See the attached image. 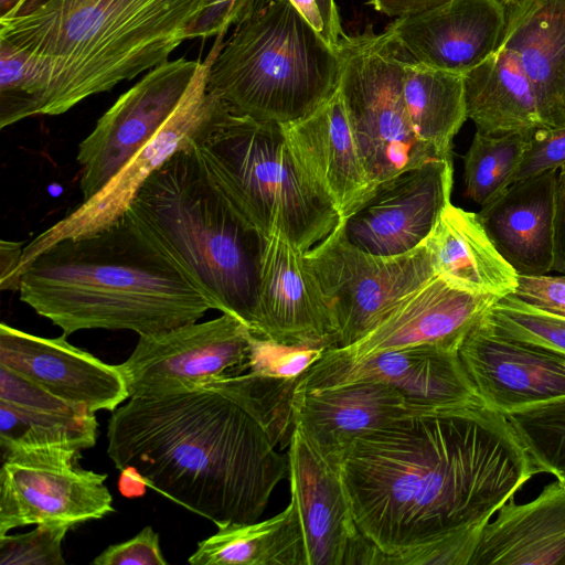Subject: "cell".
<instances>
[{
    "instance_id": "obj_1",
    "label": "cell",
    "mask_w": 565,
    "mask_h": 565,
    "mask_svg": "<svg viewBox=\"0 0 565 565\" xmlns=\"http://www.w3.org/2000/svg\"><path fill=\"white\" fill-rule=\"evenodd\" d=\"M364 565L434 543H478L539 473L507 417L482 403L392 422L356 438L339 466Z\"/></svg>"
},
{
    "instance_id": "obj_2",
    "label": "cell",
    "mask_w": 565,
    "mask_h": 565,
    "mask_svg": "<svg viewBox=\"0 0 565 565\" xmlns=\"http://www.w3.org/2000/svg\"><path fill=\"white\" fill-rule=\"evenodd\" d=\"M296 380L253 372L134 397L108 422L107 455L218 529L263 515L288 471Z\"/></svg>"
},
{
    "instance_id": "obj_3",
    "label": "cell",
    "mask_w": 565,
    "mask_h": 565,
    "mask_svg": "<svg viewBox=\"0 0 565 565\" xmlns=\"http://www.w3.org/2000/svg\"><path fill=\"white\" fill-rule=\"evenodd\" d=\"M19 292L65 337L85 329L152 335L213 309L126 213L99 232L58 241L39 254L23 270Z\"/></svg>"
},
{
    "instance_id": "obj_4",
    "label": "cell",
    "mask_w": 565,
    "mask_h": 565,
    "mask_svg": "<svg viewBox=\"0 0 565 565\" xmlns=\"http://www.w3.org/2000/svg\"><path fill=\"white\" fill-rule=\"evenodd\" d=\"M204 0H25L0 19V39L34 57L49 77L42 115L168 61Z\"/></svg>"
},
{
    "instance_id": "obj_5",
    "label": "cell",
    "mask_w": 565,
    "mask_h": 565,
    "mask_svg": "<svg viewBox=\"0 0 565 565\" xmlns=\"http://www.w3.org/2000/svg\"><path fill=\"white\" fill-rule=\"evenodd\" d=\"M196 141L143 183L126 214L204 294L253 332L264 236L211 178Z\"/></svg>"
},
{
    "instance_id": "obj_6",
    "label": "cell",
    "mask_w": 565,
    "mask_h": 565,
    "mask_svg": "<svg viewBox=\"0 0 565 565\" xmlns=\"http://www.w3.org/2000/svg\"><path fill=\"white\" fill-rule=\"evenodd\" d=\"M206 57V87L234 111L291 122L338 90L341 60L289 0H250Z\"/></svg>"
},
{
    "instance_id": "obj_7",
    "label": "cell",
    "mask_w": 565,
    "mask_h": 565,
    "mask_svg": "<svg viewBox=\"0 0 565 565\" xmlns=\"http://www.w3.org/2000/svg\"><path fill=\"white\" fill-rule=\"evenodd\" d=\"M196 147L215 184L263 236L277 235L305 254L340 224L338 210L296 158L281 124L227 106Z\"/></svg>"
},
{
    "instance_id": "obj_8",
    "label": "cell",
    "mask_w": 565,
    "mask_h": 565,
    "mask_svg": "<svg viewBox=\"0 0 565 565\" xmlns=\"http://www.w3.org/2000/svg\"><path fill=\"white\" fill-rule=\"evenodd\" d=\"M341 60V94L369 175L380 183L440 158L413 130L405 106L404 66L412 57L386 29L372 28L343 35L337 46ZM447 158V157H446Z\"/></svg>"
},
{
    "instance_id": "obj_9",
    "label": "cell",
    "mask_w": 565,
    "mask_h": 565,
    "mask_svg": "<svg viewBox=\"0 0 565 565\" xmlns=\"http://www.w3.org/2000/svg\"><path fill=\"white\" fill-rule=\"evenodd\" d=\"M302 256L337 323L332 348L358 341L394 305L435 276L424 244L402 255H373L347 238L342 220Z\"/></svg>"
},
{
    "instance_id": "obj_10",
    "label": "cell",
    "mask_w": 565,
    "mask_h": 565,
    "mask_svg": "<svg viewBox=\"0 0 565 565\" xmlns=\"http://www.w3.org/2000/svg\"><path fill=\"white\" fill-rule=\"evenodd\" d=\"M206 71L205 58L175 111L103 189L83 200L24 246L20 264L21 275L39 254L56 242L90 235L116 223L125 215L143 183L156 170L178 150L193 140H200L227 107L224 100L207 89Z\"/></svg>"
},
{
    "instance_id": "obj_11",
    "label": "cell",
    "mask_w": 565,
    "mask_h": 565,
    "mask_svg": "<svg viewBox=\"0 0 565 565\" xmlns=\"http://www.w3.org/2000/svg\"><path fill=\"white\" fill-rule=\"evenodd\" d=\"M68 448L1 452L0 535L41 523L75 525L114 512L107 475L83 469Z\"/></svg>"
},
{
    "instance_id": "obj_12",
    "label": "cell",
    "mask_w": 565,
    "mask_h": 565,
    "mask_svg": "<svg viewBox=\"0 0 565 565\" xmlns=\"http://www.w3.org/2000/svg\"><path fill=\"white\" fill-rule=\"evenodd\" d=\"M252 330L238 318L222 316L152 335H140L130 356L118 364L129 398L190 390L247 370Z\"/></svg>"
},
{
    "instance_id": "obj_13",
    "label": "cell",
    "mask_w": 565,
    "mask_h": 565,
    "mask_svg": "<svg viewBox=\"0 0 565 565\" xmlns=\"http://www.w3.org/2000/svg\"><path fill=\"white\" fill-rule=\"evenodd\" d=\"M202 63L184 57L149 72L97 120L77 148L83 200L103 189L175 111Z\"/></svg>"
},
{
    "instance_id": "obj_14",
    "label": "cell",
    "mask_w": 565,
    "mask_h": 565,
    "mask_svg": "<svg viewBox=\"0 0 565 565\" xmlns=\"http://www.w3.org/2000/svg\"><path fill=\"white\" fill-rule=\"evenodd\" d=\"M452 157L435 158L376 185L342 220L347 238L373 255L395 256L422 246L451 202Z\"/></svg>"
},
{
    "instance_id": "obj_15",
    "label": "cell",
    "mask_w": 565,
    "mask_h": 565,
    "mask_svg": "<svg viewBox=\"0 0 565 565\" xmlns=\"http://www.w3.org/2000/svg\"><path fill=\"white\" fill-rule=\"evenodd\" d=\"M459 345L423 343L358 361L319 358L295 384V393L370 381L390 384L412 401L436 407L478 404L458 356Z\"/></svg>"
},
{
    "instance_id": "obj_16",
    "label": "cell",
    "mask_w": 565,
    "mask_h": 565,
    "mask_svg": "<svg viewBox=\"0 0 565 565\" xmlns=\"http://www.w3.org/2000/svg\"><path fill=\"white\" fill-rule=\"evenodd\" d=\"M287 459L306 565H363L369 542L355 524L339 467L326 460L297 425Z\"/></svg>"
},
{
    "instance_id": "obj_17",
    "label": "cell",
    "mask_w": 565,
    "mask_h": 565,
    "mask_svg": "<svg viewBox=\"0 0 565 565\" xmlns=\"http://www.w3.org/2000/svg\"><path fill=\"white\" fill-rule=\"evenodd\" d=\"M481 320L458 356L483 405L504 415L565 395V354L500 335Z\"/></svg>"
},
{
    "instance_id": "obj_18",
    "label": "cell",
    "mask_w": 565,
    "mask_h": 565,
    "mask_svg": "<svg viewBox=\"0 0 565 565\" xmlns=\"http://www.w3.org/2000/svg\"><path fill=\"white\" fill-rule=\"evenodd\" d=\"M253 333L294 347L335 343L334 317L302 254L277 235L264 236Z\"/></svg>"
},
{
    "instance_id": "obj_19",
    "label": "cell",
    "mask_w": 565,
    "mask_h": 565,
    "mask_svg": "<svg viewBox=\"0 0 565 565\" xmlns=\"http://www.w3.org/2000/svg\"><path fill=\"white\" fill-rule=\"evenodd\" d=\"M499 299L457 289L434 276L394 305L358 341L344 348H328L320 358L358 361L423 343L460 345L465 335Z\"/></svg>"
},
{
    "instance_id": "obj_20",
    "label": "cell",
    "mask_w": 565,
    "mask_h": 565,
    "mask_svg": "<svg viewBox=\"0 0 565 565\" xmlns=\"http://www.w3.org/2000/svg\"><path fill=\"white\" fill-rule=\"evenodd\" d=\"M0 365L88 413L115 411L129 398L118 365L66 341L0 324Z\"/></svg>"
},
{
    "instance_id": "obj_21",
    "label": "cell",
    "mask_w": 565,
    "mask_h": 565,
    "mask_svg": "<svg viewBox=\"0 0 565 565\" xmlns=\"http://www.w3.org/2000/svg\"><path fill=\"white\" fill-rule=\"evenodd\" d=\"M435 409L439 408L414 402L390 384L370 381L295 393L292 399L294 425L326 460L338 467L356 438L397 419Z\"/></svg>"
},
{
    "instance_id": "obj_22",
    "label": "cell",
    "mask_w": 565,
    "mask_h": 565,
    "mask_svg": "<svg viewBox=\"0 0 565 565\" xmlns=\"http://www.w3.org/2000/svg\"><path fill=\"white\" fill-rule=\"evenodd\" d=\"M504 26L501 0H451L399 17L387 30L415 61L465 75L498 50Z\"/></svg>"
},
{
    "instance_id": "obj_23",
    "label": "cell",
    "mask_w": 565,
    "mask_h": 565,
    "mask_svg": "<svg viewBox=\"0 0 565 565\" xmlns=\"http://www.w3.org/2000/svg\"><path fill=\"white\" fill-rule=\"evenodd\" d=\"M281 125L296 158L341 220L373 194L339 88L312 113Z\"/></svg>"
},
{
    "instance_id": "obj_24",
    "label": "cell",
    "mask_w": 565,
    "mask_h": 565,
    "mask_svg": "<svg viewBox=\"0 0 565 565\" xmlns=\"http://www.w3.org/2000/svg\"><path fill=\"white\" fill-rule=\"evenodd\" d=\"M558 170L513 182L477 213L483 228L518 275H546L554 265V214Z\"/></svg>"
},
{
    "instance_id": "obj_25",
    "label": "cell",
    "mask_w": 565,
    "mask_h": 565,
    "mask_svg": "<svg viewBox=\"0 0 565 565\" xmlns=\"http://www.w3.org/2000/svg\"><path fill=\"white\" fill-rule=\"evenodd\" d=\"M500 46L516 54L544 126L565 125V0H508Z\"/></svg>"
},
{
    "instance_id": "obj_26",
    "label": "cell",
    "mask_w": 565,
    "mask_h": 565,
    "mask_svg": "<svg viewBox=\"0 0 565 565\" xmlns=\"http://www.w3.org/2000/svg\"><path fill=\"white\" fill-rule=\"evenodd\" d=\"M469 565H565V483L557 479L526 503L500 507Z\"/></svg>"
},
{
    "instance_id": "obj_27",
    "label": "cell",
    "mask_w": 565,
    "mask_h": 565,
    "mask_svg": "<svg viewBox=\"0 0 565 565\" xmlns=\"http://www.w3.org/2000/svg\"><path fill=\"white\" fill-rule=\"evenodd\" d=\"M424 245L435 276L457 289L502 298L518 287V273L498 252L477 213L450 202Z\"/></svg>"
},
{
    "instance_id": "obj_28",
    "label": "cell",
    "mask_w": 565,
    "mask_h": 565,
    "mask_svg": "<svg viewBox=\"0 0 565 565\" xmlns=\"http://www.w3.org/2000/svg\"><path fill=\"white\" fill-rule=\"evenodd\" d=\"M463 82L467 117L476 130L500 136L544 126L531 83L512 51L499 46Z\"/></svg>"
},
{
    "instance_id": "obj_29",
    "label": "cell",
    "mask_w": 565,
    "mask_h": 565,
    "mask_svg": "<svg viewBox=\"0 0 565 565\" xmlns=\"http://www.w3.org/2000/svg\"><path fill=\"white\" fill-rule=\"evenodd\" d=\"M193 565H306L297 512L291 502L279 514L218 529L201 541Z\"/></svg>"
},
{
    "instance_id": "obj_30",
    "label": "cell",
    "mask_w": 565,
    "mask_h": 565,
    "mask_svg": "<svg viewBox=\"0 0 565 565\" xmlns=\"http://www.w3.org/2000/svg\"><path fill=\"white\" fill-rule=\"evenodd\" d=\"M403 93L417 138L438 157H452V140L468 119L463 75L411 57L404 66Z\"/></svg>"
},
{
    "instance_id": "obj_31",
    "label": "cell",
    "mask_w": 565,
    "mask_h": 565,
    "mask_svg": "<svg viewBox=\"0 0 565 565\" xmlns=\"http://www.w3.org/2000/svg\"><path fill=\"white\" fill-rule=\"evenodd\" d=\"M94 414L68 415L28 409L0 401L1 452L32 448L81 451L96 444Z\"/></svg>"
},
{
    "instance_id": "obj_32",
    "label": "cell",
    "mask_w": 565,
    "mask_h": 565,
    "mask_svg": "<svg viewBox=\"0 0 565 565\" xmlns=\"http://www.w3.org/2000/svg\"><path fill=\"white\" fill-rule=\"evenodd\" d=\"M532 132L492 136L476 130L462 157L466 195L471 201L483 206L514 182Z\"/></svg>"
},
{
    "instance_id": "obj_33",
    "label": "cell",
    "mask_w": 565,
    "mask_h": 565,
    "mask_svg": "<svg viewBox=\"0 0 565 565\" xmlns=\"http://www.w3.org/2000/svg\"><path fill=\"white\" fill-rule=\"evenodd\" d=\"M49 77L31 55L0 39V128L42 115Z\"/></svg>"
},
{
    "instance_id": "obj_34",
    "label": "cell",
    "mask_w": 565,
    "mask_h": 565,
    "mask_svg": "<svg viewBox=\"0 0 565 565\" xmlns=\"http://www.w3.org/2000/svg\"><path fill=\"white\" fill-rule=\"evenodd\" d=\"M504 416L539 473L565 470V395Z\"/></svg>"
},
{
    "instance_id": "obj_35",
    "label": "cell",
    "mask_w": 565,
    "mask_h": 565,
    "mask_svg": "<svg viewBox=\"0 0 565 565\" xmlns=\"http://www.w3.org/2000/svg\"><path fill=\"white\" fill-rule=\"evenodd\" d=\"M481 322L500 335L565 354V317L537 309L513 295L500 298Z\"/></svg>"
},
{
    "instance_id": "obj_36",
    "label": "cell",
    "mask_w": 565,
    "mask_h": 565,
    "mask_svg": "<svg viewBox=\"0 0 565 565\" xmlns=\"http://www.w3.org/2000/svg\"><path fill=\"white\" fill-rule=\"evenodd\" d=\"M72 527L62 523L36 524L35 530L0 535V565H62V542Z\"/></svg>"
},
{
    "instance_id": "obj_37",
    "label": "cell",
    "mask_w": 565,
    "mask_h": 565,
    "mask_svg": "<svg viewBox=\"0 0 565 565\" xmlns=\"http://www.w3.org/2000/svg\"><path fill=\"white\" fill-rule=\"evenodd\" d=\"M324 350L286 345L254 335L247 370L264 376L297 380L321 356Z\"/></svg>"
},
{
    "instance_id": "obj_38",
    "label": "cell",
    "mask_w": 565,
    "mask_h": 565,
    "mask_svg": "<svg viewBox=\"0 0 565 565\" xmlns=\"http://www.w3.org/2000/svg\"><path fill=\"white\" fill-rule=\"evenodd\" d=\"M0 401L33 411L68 415L92 414L56 397L3 365H0Z\"/></svg>"
},
{
    "instance_id": "obj_39",
    "label": "cell",
    "mask_w": 565,
    "mask_h": 565,
    "mask_svg": "<svg viewBox=\"0 0 565 565\" xmlns=\"http://www.w3.org/2000/svg\"><path fill=\"white\" fill-rule=\"evenodd\" d=\"M565 166V125L542 126L530 137L514 178L520 181Z\"/></svg>"
},
{
    "instance_id": "obj_40",
    "label": "cell",
    "mask_w": 565,
    "mask_h": 565,
    "mask_svg": "<svg viewBox=\"0 0 565 565\" xmlns=\"http://www.w3.org/2000/svg\"><path fill=\"white\" fill-rule=\"evenodd\" d=\"M95 565H166L159 534L145 526L132 539L109 545L93 561Z\"/></svg>"
},
{
    "instance_id": "obj_41",
    "label": "cell",
    "mask_w": 565,
    "mask_h": 565,
    "mask_svg": "<svg viewBox=\"0 0 565 565\" xmlns=\"http://www.w3.org/2000/svg\"><path fill=\"white\" fill-rule=\"evenodd\" d=\"M513 296L537 309L565 317V274L519 275Z\"/></svg>"
},
{
    "instance_id": "obj_42",
    "label": "cell",
    "mask_w": 565,
    "mask_h": 565,
    "mask_svg": "<svg viewBox=\"0 0 565 565\" xmlns=\"http://www.w3.org/2000/svg\"><path fill=\"white\" fill-rule=\"evenodd\" d=\"M250 0H204L203 8L186 32V39L225 33L242 15Z\"/></svg>"
},
{
    "instance_id": "obj_43",
    "label": "cell",
    "mask_w": 565,
    "mask_h": 565,
    "mask_svg": "<svg viewBox=\"0 0 565 565\" xmlns=\"http://www.w3.org/2000/svg\"><path fill=\"white\" fill-rule=\"evenodd\" d=\"M24 244L1 239L0 242V288L19 291L21 284L20 264Z\"/></svg>"
},
{
    "instance_id": "obj_44",
    "label": "cell",
    "mask_w": 565,
    "mask_h": 565,
    "mask_svg": "<svg viewBox=\"0 0 565 565\" xmlns=\"http://www.w3.org/2000/svg\"><path fill=\"white\" fill-rule=\"evenodd\" d=\"M553 270L565 274V166L558 170L555 193Z\"/></svg>"
},
{
    "instance_id": "obj_45",
    "label": "cell",
    "mask_w": 565,
    "mask_h": 565,
    "mask_svg": "<svg viewBox=\"0 0 565 565\" xmlns=\"http://www.w3.org/2000/svg\"><path fill=\"white\" fill-rule=\"evenodd\" d=\"M451 0H370L374 10L388 17H405L443 6Z\"/></svg>"
},
{
    "instance_id": "obj_46",
    "label": "cell",
    "mask_w": 565,
    "mask_h": 565,
    "mask_svg": "<svg viewBox=\"0 0 565 565\" xmlns=\"http://www.w3.org/2000/svg\"><path fill=\"white\" fill-rule=\"evenodd\" d=\"M319 11L321 13L326 32L327 41L333 47L338 46L340 39L344 35L341 26L338 7L334 0H316Z\"/></svg>"
},
{
    "instance_id": "obj_47",
    "label": "cell",
    "mask_w": 565,
    "mask_h": 565,
    "mask_svg": "<svg viewBox=\"0 0 565 565\" xmlns=\"http://www.w3.org/2000/svg\"><path fill=\"white\" fill-rule=\"evenodd\" d=\"M309 24L327 41L326 26L316 0H289ZM328 42V41H327Z\"/></svg>"
},
{
    "instance_id": "obj_48",
    "label": "cell",
    "mask_w": 565,
    "mask_h": 565,
    "mask_svg": "<svg viewBox=\"0 0 565 565\" xmlns=\"http://www.w3.org/2000/svg\"><path fill=\"white\" fill-rule=\"evenodd\" d=\"M147 484L145 481L140 478V476L131 470V469H124L121 470V476L119 479V490L122 493V495L126 497H138L142 495L145 492V487Z\"/></svg>"
},
{
    "instance_id": "obj_49",
    "label": "cell",
    "mask_w": 565,
    "mask_h": 565,
    "mask_svg": "<svg viewBox=\"0 0 565 565\" xmlns=\"http://www.w3.org/2000/svg\"><path fill=\"white\" fill-rule=\"evenodd\" d=\"M25 0H0V19L11 15Z\"/></svg>"
},
{
    "instance_id": "obj_50",
    "label": "cell",
    "mask_w": 565,
    "mask_h": 565,
    "mask_svg": "<svg viewBox=\"0 0 565 565\" xmlns=\"http://www.w3.org/2000/svg\"><path fill=\"white\" fill-rule=\"evenodd\" d=\"M556 478L565 483V470L556 475Z\"/></svg>"
},
{
    "instance_id": "obj_51",
    "label": "cell",
    "mask_w": 565,
    "mask_h": 565,
    "mask_svg": "<svg viewBox=\"0 0 565 565\" xmlns=\"http://www.w3.org/2000/svg\"><path fill=\"white\" fill-rule=\"evenodd\" d=\"M501 1H502V2H505V1H508V0H501Z\"/></svg>"
}]
</instances>
